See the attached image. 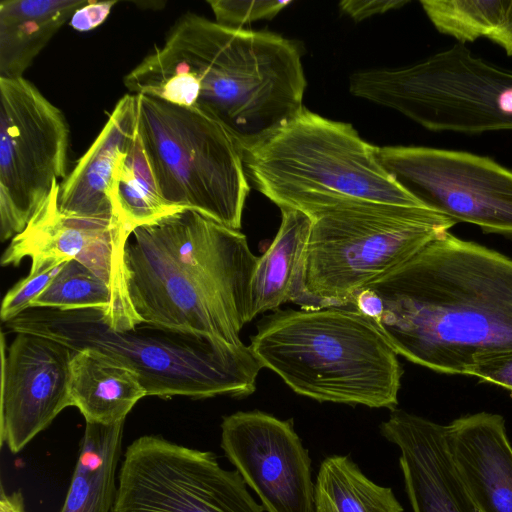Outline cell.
I'll return each mask as SVG.
<instances>
[{
  "label": "cell",
  "instance_id": "cell-11",
  "mask_svg": "<svg viewBox=\"0 0 512 512\" xmlns=\"http://www.w3.org/2000/svg\"><path fill=\"white\" fill-rule=\"evenodd\" d=\"M394 181L423 207L512 237V170L490 157L422 146L377 147Z\"/></svg>",
  "mask_w": 512,
  "mask_h": 512
},
{
  "label": "cell",
  "instance_id": "cell-34",
  "mask_svg": "<svg viewBox=\"0 0 512 512\" xmlns=\"http://www.w3.org/2000/svg\"><path fill=\"white\" fill-rule=\"evenodd\" d=\"M0 512H26L24 497L20 491L6 493L1 487Z\"/></svg>",
  "mask_w": 512,
  "mask_h": 512
},
{
  "label": "cell",
  "instance_id": "cell-18",
  "mask_svg": "<svg viewBox=\"0 0 512 512\" xmlns=\"http://www.w3.org/2000/svg\"><path fill=\"white\" fill-rule=\"evenodd\" d=\"M445 427L454 465L479 511L512 512V446L504 418L479 412Z\"/></svg>",
  "mask_w": 512,
  "mask_h": 512
},
{
  "label": "cell",
  "instance_id": "cell-29",
  "mask_svg": "<svg viewBox=\"0 0 512 512\" xmlns=\"http://www.w3.org/2000/svg\"><path fill=\"white\" fill-rule=\"evenodd\" d=\"M207 3L210 5L217 23L231 28H242L243 25L253 21L272 19L292 2L209 0Z\"/></svg>",
  "mask_w": 512,
  "mask_h": 512
},
{
  "label": "cell",
  "instance_id": "cell-15",
  "mask_svg": "<svg viewBox=\"0 0 512 512\" xmlns=\"http://www.w3.org/2000/svg\"><path fill=\"white\" fill-rule=\"evenodd\" d=\"M198 286L250 322V283L258 257L246 236L191 209L141 226Z\"/></svg>",
  "mask_w": 512,
  "mask_h": 512
},
{
  "label": "cell",
  "instance_id": "cell-1",
  "mask_svg": "<svg viewBox=\"0 0 512 512\" xmlns=\"http://www.w3.org/2000/svg\"><path fill=\"white\" fill-rule=\"evenodd\" d=\"M367 289L371 321L414 364L468 375L512 352V259L497 251L443 231Z\"/></svg>",
  "mask_w": 512,
  "mask_h": 512
},
{
  "label": "cell",
  "instance_id": "cell-21",
  "mask_svg": "<svg viewBox=\"0 0 512 512\" xmlns=\"http://www.w3.org/2000/svg\"><path fill=\"white\" fill-rule=\"evenodd\" d=\"M69 394L86 423L114 425L147 392L139 375L121 360L93 348L72 351Z\"/></svg>",
  "mask_w": 512,
  "mask_h": 512
},
{
  "label": "cell",
  "instance_id": "cell-20",
  "mask_svg": "<svg viewBox=\"0 0 512 512\" xmlns=\"http://www.w3.org/2000/svg\"><path fill=\"white\" fill-rule=\"evenodd\" d=\"M279 230L258 257L250 283V320L292 302L305 310L326 308L306 285V261L312 219L295 209H282Z\"/></svg>",
  "mask_w": 512,
  "mask_h": 512
},
{
  "label": "cell",
  "instance_id": "cell-23",
  "mask_svg": "<svg viewBox=\"0 0 512 512\" xmlns=\"http://www.w3.org/2000/svg\"><path fill=\"white\" fill-rule=\"evenodd\" d=\"M123 425L86 423L67 495L58 512H111Z\"/></svg>",
  "mask_w": 512,
  "mask_h": 512
},
{
  "label": "cell",
  "instance_id": "cell-5",
  "mask_svg": "<svg viewBox=\"0 0 512 512\" xmlns=\"http://www.w3.org/2000/svg\"><path fill=\"white\" fill-rule=\"evenodd\" d=\"M376 149L351 124L304 108L243 155L247 177L280 210L312 216L346 203L423 207L387 173Z\"/></svg>",
  "mask_w": 512,
  "mask_h": 512
},
{
  "label": "cell",
  "instance_id": "cell-6",
  "mask_svg": "<svg viewBox=\"0 0 512 512\" xmlns=\"http://www.w3.org/2000/svg\"><path fill=\"white\" fill-rule=\"evenodd\" d=\"M136 96L138 135L165 201L239 230L250 188L237 141L197 108Z\"/></svg>",
  "mask_w": 512,
  "mask_h": 512
},
{
  "label": "cell",
  "instance_id": "cell-8",
  "mask_svg": "<svg viewBox=\"0 0 512 512\" xmlns=\"http://www.w3.org/2000/svg\"><path fill=\"white\" fill-rule=\"evenodd\" d=\"M309 217L306 285L327 307H351L363 289L457 224L428 208L371 202Z\"/></svg>",
  "mask_w": 512,
  "mask_h": 512
},
{
  "label": "cell",
  "instance_id": "cell-13",
  "mask_svg": "<svg viewBox=\"0 0 512 512\" xmlns=\"http://www.w3.org/2000/svg\"><path fill=\"white\" fill-rule=\"evenodd\" d=\"M125 279L140 322L183 336L240 345L245 325L198 286L141 227L124 250Z\"/></svg>",
  "mask_w": 512,
  "mask_h": 512
},
{
  "label": "cell",
  "instance_id": "cell-10",
  "mask_svg": "<svg viewBox=\"0 0 512 512\" xmlns=\"http://www.w3.org/2000/svg\"><path fill=\"white\" fill-rule=\"evenodd\" d=\"M111 512H265L236 470L211 451L160 435H144L126 449Z\"/></svg>",
  "mask_w": 512,
  "mask_h": 512
},
{
  "label": "cell",
  "instance_id": "cell-25",
  "mask_svg": "<svg viewBox=\"0 0 512 512\" xmlns=\"http://www.w3.org/2000/svg\"><path fill=\"white\" fill-rule=\"evenodd\" d=\"M109 195L133 230L180 210L161 195L139 135L120 160Z\"/></svg>",
  "mask_w": 512,
  "mask_h": 512
},
{
  "label": "cell",
  "instance_id": "cell-22",
  "mask_svg": "<svg viewBox=\"0 0 512 512\" xmlns=\"http://www.w3.org/2000/svg\"><path fill=\"white\" fill-rule=\"evenodd\" d=\"M89 0H3L0 78H20L61 26Z\"/></svg>",
  "mask_w": 512,
  "mask_h": 512
},
{
  "label": "cell",
  "instance_id": "cell-4",
  "mask_svg": "<svg viewBox=\"0 0 512 512\" xmlns=\"http://www.w3.org/2000/svg\"><path fill=\"white\" fill-rule=\"evenodd\" d=\"M14 333H28L76 351L93 348L131 367L147 396L192 399L228 395L245 397L256 388L263 368L250 346L183 336L140 324L113 330L100 310L59 311L30 308L6 323Z\"/></svg>",
  "mask_w": 512,
  "mask_h": 512
},
{
  "label": "cell",
  "instance_id": "cell-30",
  "mask_svg": "<svg viewBox=\"0 0 512 512\" xmlns=\"http://www.w3.org/2000/svg\"><path fill=\"white\" fill-rule=\"evenodd\" d=\"M468 375L498 385L512 394V352L480 362L469 370Z\"/></svg>",
  "mask_w": 512,
  "mask_h": 512
},
{
  "label": "cell",
  "instance_id": "cell-7",
  "mask_svg": "<svg viewBox=\"0 0 512 512\" xmlns=\"http://www.w3.org/2000/svg\"><path fill=\"white\" fill-rule=\"evenodd\" d=\"M349 91L433 132L512 130V70L460 43L410 65L356 71Z\"/></svg>",
  "mask_w": 512,
  "mask_h": 512
},
{
  "label": "cell",
  "instance_id": "cell-26",
  "mask_svg": "<svg viewBox=\"0 0 512 512\" xmlns=\"http://www.w3.org/2000/svg\"><path fill=\"white\" fill-rule=\"evenodd\" d=\"M510 0H422L420 4L442 34L460 44L488 38L503 23Z\"/></svg>",
  "mask_w": 512,
  "mask_h": 512
},
{
  "label": "cell",
  "instance_id": "cell-17",
  "mask_svg": "<svg viewBox=\"0 0 512 512\" xmlns=\"http://www.w3.org/2000/svg\"><path fill=\"white\" fill-rule=\"evenodd\" d=\"M379 429L400 450L399 465L413 512H480L454 465L445 425L394 409Z\"/></svg>",
  "mask_w": 512,
  "mask_h": 512
},
{
  "label": "cell",
  "instance_id": "cell-16",
  "mask_svg": "<svg viewBox=\"0 0 512 512\" xmlns=\"http://www.w3.org/2000/svg\"><path fill=\"white\" fill-rule=\"evenodd\" d=\"M72 350L28 333H16L6 348L1 334L0 444L20 452L71 406Z\"/></svg>",
  "mask_w": 512,
  "mask_h": 512
},
{
  "label": "cell",
  "instance_id": "cell-12",
  "mask_svg": "<svg viewBox=\"0 0 512 512\" xmlns=\"http://www.w3.org/2000/svg\"><path fill=\"white\" fill-rule=\"evenodd\" d=\"M59 181L23 232L13 237L1 257L2 266H18L46 259L75 260L111 289L113 303L107 325L118 332L133 330L140 322L130 302L125 279L124 250L133 229L122 215L80 217L58 208Z\"/></svg>",
  "mask_w": 512,
  "mask_h": 512
},
{
  "label": "cell",
  "instance_id": "cell-24",
  "mask_svg": "<svg viewBox=\"0 0 512 512\" xmlns=\"http://www.w3.org/2000/svg\"><path fill=\"white\" fill-rule=\"evenodd\" d=\"M314 512H404L392 489L376 484L347 455H330L320 464Z\"/></svg>",
  "mask_w": 512,
  "mask_h": 512
},
{
  "label": "cell",
  "instance_id": "cell-32",
  "mask_svg": "<svg viewBox=\"0 0 512 512\" xmlns=\"http://www.w3.org/2000/svg\"><path fill=\"white\" fill-rule=\"evenodd\" d=\"M116 1H91L72 15L69 24L77 31H90L102 24L110 14Z\"/></svg>",
  "mask_w": 512,
  "mask_h": 512
},
{
  "label": "cell",
  "instance_id": "cell-2",
  "mask_svg": "<svg viewBox=\"0 0 512 512\" xmlns=\"http://www.w3.org/2000/svg\"><path fill=\"white\" fill-rule=\"evenodd\" d=\"M124 84L131 94L209 114L243 154L302 112L307 85L292 41L194 13L178 19L163 45L132 69Z\"/></svg>",
  "mask_w": 512,
  "mask_h": 512
},
{
  "label": "cell",
  "instance_id": "cell-31",
  "mask_svg": "<svg viewBox=\"0 0 512 512\" xmlns=\"http://www.w3.org/2000/svg\"><path fill=\"white\" fill-rule=\"evenodd\" d=\"M407 3H409V1L406 0H346L340 2L339 6L349 17L359 22L374 15L399 9Z\"/></svg>",
  "mask_w": 512,
  "mask_h": 512
},
{
  "label": "cell",
  "instance_id": "cell-14",
  "mask_svg": "<svg viewBox=\"0 0 512 512\" xmlns=\"http://www.w3.org/2000/svg\"><path fill=\"white\" fill-rule=\"evenodd\" d=\"M221 448L265 511L314 512L311 458L292 419L258 410L225 416Z\"/></svg>",
  "mask_w": 512,
  "mask_h": 512
},
{
  "label": "cell",
  "instance_id": "cell-28",
  "mask_svg": "<svg viewBox=\"0 0 512 512\" xmlns=\"http://www.w3.org/2000/svg\"><path fill=\"white\" fill-rule=\"evenodd\" d=\"M66 262L62 259H46L31 263L28 275L18 281L4 296L0 310L1 320L7 323L30 309L32 303L52 283Z\"/></svg>",
  "mask_w": 512,
  "mask_h": 512
},
{
  "label": "cell",
  "instance_id": "cell-27",
  "mask_svg": "<svg viewBox=\"0 0 512 512\" xmlns=\"http://www.w3.org/2000/svg\"><path fill=\"white\" fill-rule=\"evenodd\" d=\"M112 303L110 287L81 263L69 260L31 308L59 311L94 309L108 317Z\"/></svg>",
  "mask_w": 512,
  "mask_h": 512
},
{
  "label": "cell",
  "instance_id": "cell-3",
  "mask_svg": "<svg viewBox=\"0 0 512 512\" xmlns=\"http://www.w3.org/2000/svg\"><path fill=\"white\" fill-rule=\"evenodd\" d=\"M297 394L396 409L402 369L376 325L352 307L276 310L249 345Z\"/></svg>",
  "mask_w": 512,
  "mask_h": 512
},
{
  "label": "cell",
  "instance_id": "cell-19",
  "mask_svg": "<svg viewBox=\"0 0 512 512\" xmlns=\"http://www.w3.org/2000/svg\"><path fill=\"white\" fill-rule=\"evenodd\" d=\"M137 122V96L126 94L117 102L90 148L60 184L61 213L94 218L121 215L109 194L116 168L137 138Z\"/></svg>",
  "mask_w": 512,
  "mask_h": 512
},
{
  "label": "cell",
  "instance_id": "cell-9",
  "mask_svg": "<svg viewBox=\"0 0 512 512\" xmlns=\"http://www.w3.org/2000/svg\"><path fill=\"white\" fill-rule=\"evenodd\" d=\"M69 126L24 77L0 78V238L24 231L55 181L66 178Z\"/></svg>",
  "mask_w": 512,
  "mask_h": 512
},
{
  "label": "cell",
  "instance_id": "cell-33",
  "mask_svg": "<svg viewBox=\"0 0 512 512\" xmlns=\"http://www.w3.org/2000/svg\"><path fill=\"white\" fill-rule=\"evenodd\" d=\"M488 39L500 46L507 55L512 56V0L509 2L502 25Z\"/></svg>",
  "mask_w": 512,
  "mask_h": 512
}]
</instances>
